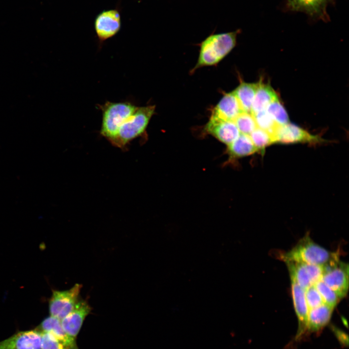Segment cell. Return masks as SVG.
<instances>
[{
    "label": "cell",
    "mask_w": 349,
    "mask_h": 349,
    "mask_svg": "<svg viewBox=\"0 0 349 349\" xmlns=\"http://www.w3.org/2000/svg\"><path fill=\"white\" fill-rule=\"evenodd\" d=\"M238 33L236 31L212 34L206 37L201 44L198 61L191 71L220 63L235 47Z\"/></svg>",
    "instance_id": "obj_1"
},
{
    "label": "cell",
    "mask_w": 349,
    "mask_h": 349,
    "mask_svg": "<svg viewBox=\"0 0 349 349\" xmlns=\"http://www.w3.org/2000/svg\"><path fill=\"white\" fill-rule=\"evenodd\" d=\"M281 258L286 261L325 266L339 259L337 253L328 251L316 243L306 234L290 251L283 254Z\"/></svg>",
    "instance_id": "obj_2"
},
{
    "label": "cell",
    "mask_w": 349,
    "mask_h": 349,
    "mask_svg": "<svg viewBox=\"0 0 349 349\" xmlns=\"http://www.w3.org/2000/svg\"><path fill=\"white\" fill-rule=\"evenodd\" d=\"M155 105L137 107L135 111L119 127L114 138L110 143L124 149L131 141L142 136L155 111Z\"/></svg>",
    "instance_id": "obj_3"
},
{
    "label": "cell",
    "mask_w": 349,
    "mask_h": 349,
    "mask_svg": "<svg viewBox=\"0 0 349 349\" xmlns=\"http://www.w3.org/2000/svg\"><path fill=\"white\" fill-rule=\"evenodd\" d=\"M98 106L102 113L100 133L110 143L114 138L120 126L137 107L127 101H107L104 104Z\"/></svg>",
    "instance_id": "obj_4"
},
{
    "label": "cell",
    "mask_w": 349,
    "mask_h": 349,
    "mask_svg": "<svg viewBox=\"0 0 349 349\" xmlns=\"http://www.w3.org/2000/svg\"><path fill=\"white\" fill-rule=\"evenodd\" d=\"M321 281L335 292L340 299L349 290V265L339 259L323 266Z\"/></svg>",
    "instance_id": "obj_5"
},
{
    "label": "cell",
    "mask_w": 349,
    "mask_h": 349,
    "mask_svg": "<svg viewBox=\"0 0 349 349\" xmlns=\"http://www.w3.org/2000/svg\"><path fill=\"white\" fill-rule=\"evenodd\" d=\"M81 288V285L76 284L68 290H53L48 303L50 316L61 320L70 313L79 300Z\"/></svg>",
    "instance_id": "obj_6"
},
{
    "label": "cell",
    "mask_w": 349,
    "mask_h": 349,
    "mask_svg": "<svg viewBox=\"0 0 349 349\" xmlns=\"http://www.w3.org/2000/svg\"><path fill=\"white\" fill-rule=\"evenodd\" d=\"M274 143H318L325 141L319 136L312 135L292 123L279 125L273 135Z\"/></svg>",
    "instance_id": "obj_7"
},
{
    "label": "cell",
    "mask_w": 349,
    "mask_h": 349,
    "mask_svg": "<svg viewBox=\"0 0 349 349\" xmlns=\"http://www.w3.org/2000/svg\"><path fill=\"white\" fill-rule=\"evenodd\" d=\"M121 28V18L119 12L115 9L105 10L96 16L95 29L101 41H104L115 35Z\"/></svg>",
    "instance_id": "obj_8"
},
{
    "label": "cell",
    "mask_w": 349,
    "mask_h": 349,
    "mask_svg": "<svg viewBox=\"0 0 349 349\" xmlns=\"http://www.w3.org/2000/svg\"><path fill=\"white\" fill-rule=\"evenodd\" d=\"M91 310L86 300L79 299L74 309L61 320L62 327L66 333L76 339Z\"/></svg>",
    "instance_id": "obj_9"
},
{
    "label": "cell",
    "mask_w": 349,
    "mask_h": 349,
    "mask_svg": "<svg viewBox=\"0 0 349 349\" xmlns=\"http://www.w3.org/2000/svg\"><path fill=\"white\" fill-rule=\"evenodd\" d=\"M41 335L36 329L19 332L0 341V349H41Z\"/></svg>",
    "instance_id": "obj_10"
},
{
    "label": "cell",
    "mask_w": 349,
    "mask_h": 349,
    "mask_svg": "<svg viewBox=\"0 0 349 349\" xmlns=\"http://www.w3.org/2000/svg\"><path fill=\"white\" fill-rule=\"evenodd\" d=\"M243 111L239 102L232 92L226 93L213 109L210 120L234 121Z\"/></svg>",
    "instance_id": "obj_11"
},
{
    "label": "cell",
    "mask_w": 349,
    "mask_h": 349,
    "mask_svg": "<svg viewBox=\"0 0 349 349\" xmlns=\"http://www.w3.org/2000/svg\"><path fill=\"white\" fill-rule=\"evenodd\" d=\"M330 0H286V7L292 11L301 12L311 17L326 20L329 19L327 7Z\"/></svg>",
    "instance_id": "obj_12"
},
{
    "label": "cell",
    "mask_w": 349,
    "mask_h": 349,
    "mask_svg": "<svg viewBox=\"0 0 349 349\" xmlns=\"http://www.w3.org/2000/svg\"><path fill=\"white\" fill-rule=\"evenodd\" d=\"M291 284L293 302L299 322L296 338L299 339L307 332L309 309L305 299V290L293 281L291 280Z\"/></svg>",
    "instance_id": "obj_13"
},
{
    "label": "cell",
    "mask_w": 349,
    "mask_h": 349,
    "mask_svg": "<svg viewBox=\"0 0 349 349\" xmlns=\"http://www.w3.org/2000/svg\"><path fill=\"white\" fill-rule=\"evenodd\" d=\"M205 131L227 145L236 140L240 132L234 121L209 120Z\"/></svg>",
    "instance_id": "obj_14"
},
{
    "label": "cell",
    "mask_w": 349,
    "mask_h": 349,
    "mask_svg": "<svg viewBox=\"0 0 349 349\" xmlns=\"http://www.w3.org/2000/svg\"><path fill=\"white\" fill-rule=\"evenodd\" d=\"M40 327L41 331L51 334L67 349H79L76 339L66 333L60 319L50 316L43 320Z\"/></svg>",
    "instance_id": "obj_15"
},
{
    "label": "cell",
    "mask_w": 349,
    "mask_h": 349,
    "mask_svg": "<svg viewBox=\"0 0 349 349\" xmlns=\"http://www.w3.org/2000/svg\"><path fill=\"white\" fill-rule=\"evenodd\" d=\"M334 308L323 303L308 310L307 331L317 333L329 323Z\"/></svg>",
    "instance_id": "obj_16"
},
{
    "label": "cell",
    "mask_w": 349,
    "mask_h": 349,
    "mask_svg": "<svg viewBox=\"0 0 349 349\" xmlns=\"http://www.w3.org/2000/svg\"><path fill=\"white\" fill-rule=\"evenodd\" d=\"M257 151L249 135L242 133L227 145V152L232 159L248 156Z\"/></svg>",
    "instance_id": "obj_17"
},
{
    "label": "cell",
    "mask_w": 349,
    "mask_h": 349,
    "mask_svg": "<svg viewBox=\"0 0 349 349\" xmlns=\"http://www.w3.org/2000/svg\"><path fill=\"white\" fill-rule=\"evenodd\" d=\"M290 279L304 290L314 285L308 264L286 261Z\"/></svg>",
    "instance_id": "obj_18"
},
{
    "label": "cell",
    "mask_w": 349,
    "mask_h": 349,
    "mask_svg": "<svg viewBox=\"0 0 349 349\" xmlns=\"http://www.w3.org/2000/svg\"><path fill=\"white\" fill-rule=\"evenodd\" d=\"M278 98L277 94L269 84L258 82V86L255 94L251 108V113L254 115L266 110L267 106L273 101Z\"/></svg>",
    "instance_id": "obj_19"
},
{
    "label": "cell",
    "mask_w": 349,
    "mask_h": 349,
    "mask_svg": "<svg viewBox=\"0 0 349 349\" xmlns=\"http://www.w3.org/2000/svg\"><path fill=\"white\" fill-rule=\"evenodd\" d=\"M258 86L257 83L241 81L233 91L243 111L251 113V108Z\"/></svg>",
    "instance_id": "obj_20"
},
{
    "label": "cell",
    "mask_w": 349,
    "mask_h": 349,
    "mask_svg": "<svg viewBox=\"0 0 349 349\" xmlns=\"http://www.w3.org/2000/svg\"><path fill=\"white\" fill-rule=\"evenodd\" d=\"M267 112L279 125L289 123V118L285 108L277 98L271 102L266 109Z\"/></svg>",
    "instance_id": "obj_21"
},
{
    "label": "cell",
    "mask_w": 349,
    "mask_h": 349,
    "mask_svg": "<svg viewBox=\"0 0 349 349\" xmlns=\"http://www.w3.org/2000/svg\"><path fill=\"white\" fill-rule=\"evenodd\" d=\"M240 133L249 135L257 126L254 115L249 112H242L234 120Z\"/></svg>",
    "instance_id": "obj_22"
},
{
    "label": "cell",
    "mask_w": 349,
    "mask_h": 349,
    "mask_svg": "<svg viewBox=\"0 0 349 349\" xmlns=\"http://www.w3.org/2000/svg\"><path fill=\"white\" fill-rule=\"evenodd\" d=\"M314 286L319 292L323 303L334 308L341 300L335 292L321 280L316 283Z\"/></svg>",
    "instance_id": "obj_23"
},
{
    "label": "cell",
    "mask_w": 349,
    "mask_h": 349,
    "mask_svg": "<svg viewBox=\"0 0 349 349\" xmlns=\"http://www.w3.org/2000/svg\"><path fill=\"white\" fill-rule=\"evenodd\" d=\"M253 115L257 127L268 132L273 138V135L279 125L274 121L266 110L258 112Z\"/></svg>",
    "instance_id": "obj_24"
},
{
    "label": "cell",
    "mask_w": 349,
    "mask_h": 349,
    "mask_svg": "<svg viewBox=\"0 0 349 349\" xmlns=\"http://www.w3.org/2000/svg\"><path fill=\"white\" fill-rule=\"evenodd\" d=\"M254 144L258 151L274 143L271 135L265 130L257 127L249 135Z\"/></svg>",
    "instance_id": "obj_25"
},
{
    "label": "cell",
    "mask_w": 349,
    "mask_h": 349,
    "mask_svg": "<svg viewBox=\"0 0 349 349\" xmlns=\"http://www.w3.org/2000/svg\"><path fill=\"white\" fill-rule=\"evenodd\" d=\"M305 297L309 309L317 307L324 303L314 285L305 290Z\"/></svg>",
    "instance_id": "obj_26"
},
{
    "label": "cell",
    "mask_w": 349,
    "mask_h": 349,
    "mask_svg": "<svg viewBox=\"0 0 349 349\" xmlns=\"http://www.w3.org/2000/svg\"><path fill=\"white\" fill-rule=\"evenodd\" d=\"M41 347V349H67L53 335L44 332H42Z\"/></svg>",
    "instance_id": "obj_27"
},
{
    "label": "cell",
    "mask_w": 349,
    "mask_h": 349,
    "mask_svg": "<svg viewBox=\"0 0 349 349\" xmlns=\"http://www.w3.org/2000/svg\"><path fill=\"white\" fill-rule=\"evenodd\" d=\"M332 330L340 344L344 347L348 346V335L344 332L335 326H333Z\"/></svg>",
    "instance_id": "obj_28"
}]
</instances>
